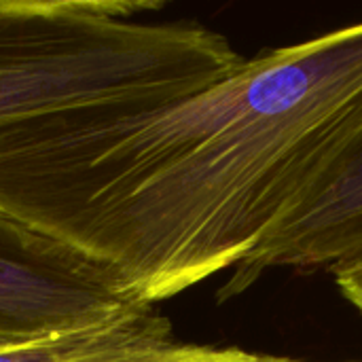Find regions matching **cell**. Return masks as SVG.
<instances>
[{
	"label": "cell",
	"instance_id": "cell-3",
	"mask_svg": "<svg viewBox=\"0 0 362 362\" xmlns=\"http://www.w3.org/2000/svg\"><path fill=\"white\" fill-rule=\"evenodd\" d=\"M144 308L0 214V344L119 322Z\"/></svg>",
	"mask_w": 362,
	"mask_h": 362
},
{
	"label": "cell",
	"instance_id": "cell-1",
	"mask_svg": "<svg viewBox=\"0 0 362 362\" xmlns=\"http://www.w3.org/2000/svg\"><path fill=\"white\" fill-rule=\"evenodd\" d=\"M362 123V21L161 106L0 132V214L157 305L242 265Z\"/></svg>",
	"mask_w": 362,
	"mask_h": 362
},
{
	"label": "cell",
	"instance_id": "cell-6",
	"mask_svg": "<svg viewBox=\"0 0 362 362\" xmlns=\"http://www.w3.org/2000/svg\"><path fill=\"white\" fill-rule=\"evenodd\" d=\"M127 318H123V320H127ZM123 320L104 325V327H93V329L62 331V333L32 337V339H23V341L0 344V362H62L64 358L85 350L87 346L100 341L106 333H110Z\"/></svg>",
	"mask_w": 362,
	"mask_h": 362
},
{
	"label": "cell",
	"instance_id": "cell-5",
	"mask_svg": "<svg viewBox=\"0 0 362 362\" xmlns=\"http://www.w3.org/2000/svg\"><path fill=\"white\" fill-rule=\"evenodd\" d=\"M227 352L229 348L178 341L172 322L157 308H146L62 362H221Z\"/></svg>",
	"mask_w": 362,
	"mask_h": 362
},
{
	"label": "cell",
	"instance_id": "cell-7",
	"mask_svg": "<svg viewBox=\"0 0 362 362\" xmlns=\"http://www.w3.org/2000/svg\"><path fill=\"white\" fill-rule=\"evenodd\" d=\"M339 293L348 303H352L362 314V259L352 261L348 265L335 267L331 272Z\"/></svg>",
	"mask_w": 362,
	"mask_h": 362
},
{
	"label": "cell",
	"instance_id": "cell-8",
	"mask_svg": "<svg viewBox=\"0 0 362 362\" xmlns=\"http://www.w3.org/2000/svg\"><path fill=\"white\" fill-rule=\"evenodd\" d=\"M221 362H301L286 356H272V354H259V352H248L240 348H229L227 356Z\"/></svg>",
	"mask_w": 362,
	"mask_h": 362
},
{
	"label": "cell",
	"instance_id": "cell-2",
	"mask_svg": "<svg viewBox=\"0 0 362 362\" xmlns=\"http://www.w3.org/2000/svg\"><path fill=\"white\" fill-rule=\"evenodd\" d=\"M163 0H0V132L95 106H161L242 68L229 38L155 19Z\"/></svg>",
	"mask_w": 362,
	"mask_h": 362
},
{
	"label": "cell",
	"instance_id": "cell-4",
	"mask_svg": "<svg viewBox=\"0 0 362 362\" xmlns=\"http://www.w3.org/2000/svg\"><path fill=\"white\" fill-rule=\"evenodd\" d=\"M362 259V123L325 161L257 250L218 291V301L252 288L272 269L333 272Z\"/></svg>",
	"mask_w": 362,
	"mask_h": 362
}]
</instances>
